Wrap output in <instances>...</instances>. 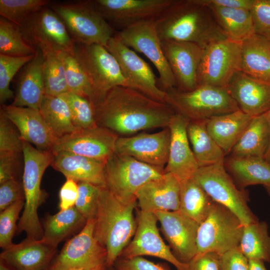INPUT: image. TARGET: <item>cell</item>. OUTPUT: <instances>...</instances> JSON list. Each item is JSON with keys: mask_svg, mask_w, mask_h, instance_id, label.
<instances>
[{"mask_svg": "<svg viewBox=\"0 0 270 270\" xmlns=\"http://www.w3.org/2000/svg\"><path fill=\"white\" fill-rule=\"evenodd\" d=\"M94 109L97 126L106 128L119 136L167 128L175 114L166 104L123 86L108 90L98 100Z\"/></svg>", "mask_w": 270, "mask_h": 270, "instance_id": "obj_1", "label": "cell"}, {"mask_svg": "<svg viewBox=\"0 0 270 270\" xmlns=\"http://www.w3.org/2000/svg\"><path fill=\"white\" fill-rule=\"evenodd\" d=\"M50 1L48 0H0V15L20 26L30 15Z\"/></svg>", "mask_w": 270, "mask_h": 270, "instance_id": "obj_43", "label": "cell"}, {"mask_svg": "<svg viewBox=\"0 0 270 270\" xmlns=\"http://www.w3.org/2000/svg\"><path fill=\"white\" fill-rule=\"evenodd\" d=\"M206 120H189L186 128L188 139L199 168L223 161L226 156L208 132Z\"/></svg>", "mask_w": 270, "mask_h": 270, "instance_id": "obj_33", "label": "cell"}, {"mask_svg": "<svg viewBox=\"0 0 270 270\" xmlns=\"http://www.w3.org/2000/svg\"><path fill=\"white\" fill-rule=\"evenodd\" d=\"M268 194L270 196V187H264Z\"/></svg>", "mask_w": 270, "mask_h": 270, "instance_id": "obj_61", "label": "cell"}, {"mask_svg": "<svg viewBox=\"0 0 270 270\" xmlns=\"http://www.w3.org/2000/svg\"><path fill=\"white\" fill-rule=\"evenodd\" d=\"M116 36L127 46L144 54L159 74L164 91L176 88L175 78L164 55L154 20L140 22L117 32Z\"/></svg>", "mask_w": 270, "mask_h": 270, "instance_id": "obj_13", "label": "cell"}, {"mask_svg": "<svg viewBox=\"0 0 270 270\" xmlns=\"http://www.w3.org/2000/svg\"><path fill=\"white\" fill-rule=\"evenodd\" d=\"M180 192L179 180L172 174L165 172L139 190L137 203L143 212L177 211L180 208Z\"/></svg>", "mask_w": 270, "mask_h": 270, "instance_id": "obj_25", "label": "cell"}, {"mask_svg": "<svg viewBox=\"0 0 270 270\" xmlns=\"http://www.w3.org/2000/svg\"></svg>", "mask_w": 270, "mask_h": 270, "instance_id": "obj_62", "label": "cell"}, {"mask_svg": "<svg viewBox=\"0 0 270 270\" xmlns=\"http://www.w3.org/2000/svg\"><path fill=\"white\" fill-rule=\"evenodd\" d=\"M240 248L248 260L270 262V236L265 222L244 226Z\"/></svg>", "mask_w": 270, "mask_h": 270, "instance_id": "obj_38", "label": "cell"}, {"mask_svg": "<svg viewBox=\"0 0 270 270\" xmlns=\"http://www.w3.org/2000/svg\"><path fill=\"white\" fill-rule=\"evenodd\" d=\"M103 270H118L113 266H106Z\"/></svg>", "mask_w": 270, "mask_h": 270, "instance_id": "obj_60", "label": "cell"}, {"mask_svg": "<svg viewBox=\"0 0 270 270\" xmlns=\"http://www.w3.org/2000/svg\"><path fill=\"white\" fill-rule=\"evenodd\" d=\"M43 74L45 94L59 96L68 92L62 52L44 56Z\"/></svg>", "mask_w": 270, "mask_h": 270, "instance_id": "obj_40", "label": "cell"}, {"mask_svg": "<svg viewBox=\"0 0 270 270\" xmlns=\"http://www.w3.org/2000/svg\"><path fill=\"white\" fill-rule=\"evenodd\" d=\"M94 220L86 221L80 231L55 256L48 270L106 266V251L94 237Z\"/></svg>", "mask_w": 270, "mask_h": 270, "instance_id": "obj_14", "label": "cell"}, {"mask_svg": "<svg viewBox=\"0 0 270 270\" xmlns=\"http://www.w3.org/2000/svg\"><path fill=\"white\" fill-rule=\"evenodd\" d=\"M78 192V182L73 180L66 178L59 192L60 210H65L74 206Z\"/></svg>", "mask_w": 270, "mask_h": 270, "instance_id": "obj_53", "label": "cell"}, {"mask_svg": "<svg viewBox=\"0 0 270 270\" xmlns=\"http://www.w3.org/2000/svg\"><path fill=\"white\" fill-rule=\"evenodd\" d=\"M170 132L168 127L154 133L119 136L115 154L128 156L146 164L164 168L170 150Z\"/></svg>", "mask_w": 270, "mask_h": 270, "instance_id": "obj_19", "label": "cell"}, {"mask_svg": "<svg viewBox=\"0 0 270 270\" xmlns=\"http://www.w3.org/2000/svg\"><path fill=\"white\" fill-rule=\"evenodd\" d=\"M188 122L184 116L175 113L168 126L170 141L164 170L174 176L180 182L192 178L199 168L187 135Z\"/></svg>", "mask_w": 270, "mask_h": 270, "instance_id": "obj_22", "label": "cell"}, {"mask_svg": "<svg viewBox=\"0 0 270 270\" xmlns=\"http://www.w3.org/2000/svg\"><path fill=\"white\" fill-rule=\"evenodd\" d=\"M137 204L124 203L105 186L100 188L94 232L106 251V266L114 265L134 235L137 220L134 212Z\"/></svg>", "mask_w": 270, "mask_h": 270, "instance_id": "obj_3", "label": "cell"}, {"mask_svg": "<svg viewBox=\"0 0 270 270\" xmlns=\"http://www.w3.org/2000/svg\"><path fill=\"white\" fill-rule=\"evenodd\" d=\"M270 142V131L266 114L254 116L231 150V156L264 158Z\"/></svg>", "mask_w": 270, "mask_h": 270, "instance_id": "obj_32", "label": "cell"}, {"mask_svg": "<svg viewBox=\"0 0 270 270\" xmlns=\"http://www.w3.org/2000/svg\"><path fill=\"white\" fill-rule=\"evenodd\" d=\"M6 116L18 130L22 140L43 151H52L56 140L39 110L28 107L2 105Z\"/></svg>", "mask_w": 270, "mask_h": 270, "instance_id": "obj_24", "label": "cell"}, {"mask_svg": "<svg viewBox=\"0 0 270 270\" xmlns=\"http://www.w3.org/2000/svg\"><path fill=\"white\" fill-rule=\"evenodd\" d=\"M161 44L178 89L190 91L196 88L198 86V71L203 48L186 42L163 40Z\"/></svg>", "mask_w": 270, "mask_h": 270, "instance_id": "obj_21", "label": "cell"}, {"mask_svg": "<svg viewBox=\"0 0 270 270\" xmlns=\"http://www.w3.org/2000/svg\"><path fill=\"white\" fill-rule=\"evenodd\" d=\"M252 118L238 110L207 120L206 129L226 155L230 153Z\"/></svg>", "mask_w": 270, "mask_h": 270, "instance_id": "obj_29", "label": "cell"}, {"mask_svg": "<svg viewBox=\"0 0 270 270\" xmlns=\"http://www.w3.org/2000/svg\"><path fill=\"white\" fill-rule=\"evenodd\" d=\"M196 1L208 8L216 6L250 10L254 0H196Z\"/></svg>", "mask_w": 270, "mask_h": 270, "instance_id": "obj_55", "label": "cell"}, {"mask_svg": "<svg viewBox=\"0 0 270 270\" xmlns=\"http://www.w3.org/2000/svg\"><path fill=\"white\" fill-rule=\"evenodd\" d=\"M21 200H24V192L22 182L18 179H13L0 184V212Z\"/></svg>", "mask_w": 270, "mask_h": 270, "instance_id": "obj_49", "label": "cell"}, {"mask_svg": "<svg viewBox=\"0 0 270 270\" xmlns=\"http://www.w3.org/2000/svg\"><path fill=\"white\" fill-rule=\"evenodd\" d=\"M248 261V270H267L264 262L260 260H250Z\"/></svg>", "mask_w": 270, "mask_h": 270, "instance_id": "obj_56", "label": "cell"}, {"mask_svg": "<svg viewBox=\"0 0 270 270\" xmlns=\"http://www.w3.org/2000/svg\"><path fill=\"white\" fill-rule=\"evenodd\" d=\"M244 228L233 212L214 202L208 217L199 225L196 254L213 252L222 255L238 248Z\"/></svg>", "mask_w": 270, "mask_h": 270, "instance_id": "obj_9", "label": "cell"}, {"mask_svg": "<svg viewBox=\"0 0 270 270\" xmlns=\"http://www.w3.org/2000/svg\"><path fill=\"white\" fill-rule=\"evenodd\" d=\"M220 258L213 252L196 254L188 263L189 270H220Z\"/></svg>", "mask_w": 270, "mask_h": 270, "instance_id": "obj_54", "label": "cell"}, {"mask_svg": "<svg viewBox=\"0 0 270 270\" xmlns=\"http://www.w3.org/2000/svg\"><path fill=\"white\" fill-rule=\"evenodd\" d=\"M241 70L270 84V41L254 34L241 42Z\"/></svg>", "mask_w": 270, "mask_h": 270, "instance_id": "obj_31", "label": "cell"}, {"mask_svg": "<svg viewBox=\"0 0 270 270\" xmlns=\"http://www.w3.org/2000/svg\"><path fill=\"white\" fill-rule=\"evenodd\" d=\"M137 226L132 238L122 252L120 258H129L151 256L165 260L177 270H189L188 264L180 262L174 255L170 246L162 240L154 213L138 211Z\"/></svg>", "mask_w": 270, "mask_h": 270, "instance_id": "obj_16", "label": "cell"}, {"mask_svg": "<svg viewBox=\"0 0 270 270\" xmlns=\"http://www.w3.org/2000/svg\"><path fill=\"white\" fill-rule=\"evenodd\" d=\"M0 270H15L0 260Z\"/></svg>", "mask_w": 270, "mask_h": 270, "instance_id": "obj_58", "label": "cell"}, {"mask_svg": "<svg viewBox=\"0 0 270 270\" xmlns=\"http://www.w3.org/2000/svg\"><path fill=\"white\" fill-rule=\"evenodd\" d=\"M160 230L175 256L188 264L197 254L199 224L177 211L154 212Z\"/></svg>", "mask_w": 270, "mask_h": 270, "instance_id": "obj_20", "label": "cell"}, {"mask_svg": "<svg viewBox=\"0 0 270 270\" xmlns=\"http://www.w3.org/2000/svg\"><path fill=\"white\" fill-rule=\"evenodd\" d=\"M241 42L226 38L203 48L198 71V85L226 88L241 70Z\"/></svg>", "mask_w": 270, "mask_h": 270, "instance_id": "obj_12", "label": "cell"}, {"mask_svg": "<svg viewBox=\"0 0 270 270\" xmlns=\"http://www.w3.org/2000/svg\"><path fill=\"white\" fill-rule=\"evenodd\" d=\"M75 207L86 220H94L97 212L100 187L87 182H78Z\"/></svg>", "mask_w": 270, "mask_h": 270, "instance_id": "obj_46", "label": "cell"}, {"mask_svg": "<svg viewBox=\"0 0 270 270\" xmlns=\"http://www.w3.org/2000/svg\"><path fill=\"white\" fill-rule=\"evenodd\" d=\"M105 267H97V268H80L75 270H103Z\"/></svg>", "mask_w": 270, "mask_h": 270, "instance_id": "obj_59", "label": "cell"}, {"mask_svg": "<svg viewBox=\"0 0 270 270\" xmlns=\"http://www.w3.org/2000/svg\"><path fill=\"white\" fill-rule=\"evenodd\" d=\"M36 52L25 40L18 26L0 16V54L24 56L34 55Z\"/></svg>", "mask_w": 270, "mask_h": 270, "instance_id": "obj_39", "label": "cell"}, {"mask_svg": "<svg viewBox=\"0 0 270 270\" xmlns=\"http://www.w3.org/2000/svg\"><path fill=\"white\" fill-rule=\"evenodd\" d=\"M165 172L164 168L114 153L105 163V187L124 203L136 202L139 190Z\"/></svg>", "mask_w": 270, "mask_h": 270, "instance_id": "obj_7", "label": "cell"}, {"mask_svg": "<svg viewBox=\"0 0 270 270\" xmlns=\"http://www.w3.org/2000/svg\"><path fill=\"white\" fill-rule=\"evenodd\" d=\"M22 154L0 152V184L10 180L17 179Z\"/></svg>", "mask_w": 270, "mask_h": 270, "instance_id": "obj_50", "label": "cell"}, {"mask_svg": "<svg viewBox=\"0 0 270 270\" xmlns=\"http://www.w3.org/2000/svg\"><path fill=\"white\" fill-rule=\"evenodd\" d=\"M166 92V104L189 120H206L240 110L226 88L200 84L190 91L174 88Z\"/></svg>", "mask_w": 270, "mask_h": 270, "instance_id": "obj_6", "label": "cell"}, {"mask_svg": "<svg viewBox=\"0 0 270 270\" xmlns=\"http://www.w3.org/2000/svg\"><path fill=\"white\" fill-rule=\"evenodd\" d=\"M50 166L66 178L105 186L104 162L66 152H52Z\"/></svg>", "mask_w": 270, "mask_h": 270, "instance_id": "obj_28", "label": "cell"}, {"mask_svg": "<svg viewBox=\"0 0 270 270\" xmlns=\"http://www.w3.org/2000/svg\"><path fill=\"white\" fill-rule=\"evenodd\" d=\"M56 248L42 239L26 237L20 243L4 249L0 260L15 270H48Z\"/></svg>", "mask_w": 270, "mask_h": 270, "instance_id": "obj_23", "label": "cell"}, {"mask_svg": "<svg viewBox=\"0 0 270 270\" xmlns=\"http://www.w3.org/2000/svg\"><path fill=\"white\" fill-rule=\"evenodd\" d=\"M34 54L24 56H13L0 54V103L4 105L14 98L10 89V83L17 72L31 60Z\"/></svg>", "mask_w": 270, "mask_h": 270, "instance_id": "obj_44", "label": "cell"}, {"mask_svg": "<svg viewBox=\"0 0 270 270\" xmlns=\"http://www.w3.org/2000/svg\"><path fill=\"white\" fill-rule=\"evenodd\" d=\"M19 26L26 42L44 56L56 52L74 56L76 43L62 20L48 6L30 15Z\"/></svg>", "mask_w": 270, "mask_h": 270, "instance_id": "obj_10", "label": "cell"}, {"mask_svg": "<svg viewBox=\"0 0 270 270\" xmlns=\"http://www.w3.org/2000/svg\"><path fill=\"white\" fill-rule=\"evenodd\" d=\"M113 266L118 270H167L162 265L150 261L142 256L129 258L119 257Z\"/></svg>", "mask_w": 270, "mask_h": 270, "instance_id": "obj_51", "label": "cell"}, {"mask_svg": "<svg viewBox=\"0 0 270 270\" xmlns=\"http://www.w3.org/2000/svg\"><path fill=\"white\" fill-rule=\"evenodd\" d=\"M68 92L89 99L94 105L97 96L90 81L73 55L62 52Z\"/></svg>", "mask_w": 270, "mask_h": 270, "instance_id": "obj_41", "label": "cell"}, {"mask_svg": "<svg viewBox=\"0 0 270 270\" xmlns=\"http://www.w3.org/2000/svg\"><path fill=\"white\" fill-rule=\"evenodd\" d=\"M69 107L74 126L79 129L97 126L94 104L88 98L68 92L60 96Z\"/></svg>", "mask_w": 270, "mask_h": 270, "instance_id": "obj_42", "label": "cell"}, {"mask_svg": "<svg viewBox=\"0 0 270 270\" xmlns=\"http://www.w3.org/2000/svg\"><path fill=\"white\" fill-rule=\"evenodd\" d=\"M220 270H248V261L240 247L220 255Z\"/></svg>", "mask_w": 270, "mask_h": 270, "instance_id": "obj_52", "label": "cell"}, {"mask_svg": "<svg viewBox=\"0 0 270 270\" xmlns=\"http://www.w3.org/2000/svg\"><path fill=\"white\" fill-rule=\"evenodd\" d=\"M226 88L239 109L251 116L264 114L270 108V84L242 71L234 76Z\"/></svg>", "mask_w": 270, "mask_h": 270, "instance_id": "obj_26", "label": "cell"}, {"mask_svg": "<svg viewBox=\"0 0 270 270\" xmlns=\"http://www.w3.org/2000/svg\"><path fill=\"white\" fill-rule=\"evenodd\" d=\"M224 165L240 188L256 184L270 187V164L264 158L230 156L224 158Z\"/></svg>", "mask_w": 270, "mask_h": 270, "instance_id": "obj_30", "label": "cell"}, {"mask_svg": "<svg viewBox=\"0 0 270 270\" xmlns=\"http://www.w3.org/2000/svg\"><path fill=\"white\" fill-rule=\"evenodd\" d=\"M3 152L22 153V140L16 126L0 109V152Z\"/></svg>", "mask_w": 270, "mask_h": 270, "instance_id": "obj_47", "label": "cell"}, {"mask_svg": "<svg viewBox=\"0 0 270 270\" xmlns=\"http://www.w3.org/2000/svg\"><path fill=\"white\" fill-rule=\"evenodd\" d=\"M192 178L214 202L233 212L244 226L258 221L248 206L247 192L236 186L226 171L224 160L199 168Z\"/></svg>", "mask_w": 270, "mask_h": 270, "instance_id": "obj_8", "label": "cell"}, {"mask_svg": "<svg viewBox=\"0 0 270 270\" xmlns=\"http://www.w3.org/2000/svg\"><path fill=\"white\" fill-rule=\"evenodd\" d=\"M269 126V131H270V142L269 146L266 152V154L265 156L264 159L270 164V108L268 110V112L265 113Z\"/></svg>", "mask_w": 270, "mask_h": 270, "instance_id": "obj_57", "label": "cell"}, {"mask_svg": "<svg viewBox=\"0 0 270 270\" xmlns=\"http://www.w3.org/2000/svg\"><path fill=\"white\" fill-rule=\"evenodd\" d=\"M86 221L75 206L60 210L58 213L46 217L42 239L57 247L66 238L83 228Z\"/></svg>", "mask_w": 270, "mask_h": 270, "instance_id": "obj_37", "label": "cell"}, {"mask_svg": "<svg viewBox=\"0 0 270 270\" xmlns=\"http://www.w3.org/2000/svg\"><path fill=\"white\" fill-rule=\"evenodd\" d=\"M250 12L254 34L270 41V0H254Z\"/></svg>", "mask_w": 270, "mask_h": 270, "instance_id": "obj_48", "label": "cell"}, {"mask_svg": "<svg viewBox=\"0 0 270 270\" xmlns=\"http://www.w3.org/2000/svg\"><path fill=\"white\" fill-rule=\"evenodd\" d=\"M208 8L228 38L241 42L254 34L250 10L216 6Z\"/></svg>", "mask_w": 270, "mask_h": 270, "instance_id": "obj_34", "label": "cell"}, {"mask_svg": "<svg viewBox=\"0 0 270 270\" xmlns=\"http://www.w3.org/2000/svg\"><path fill=\"white\" fill-rule=\"evenodd\" d=\"M119 136L100 126L80 129L56 142L52 152H66L106 162Z\"/></svg>", "mask_w": 270, "mask_h": 270, "instance_id": "obj_18", "label": "cell"}, {"mask_svg": "<svg viewBox=\"0 0 270 270\" xmlns=\"http://www.w3.org/2000/svg\"><path fill=\"white\" fill-rule=\"evenodd\" d=\"M180 184L178 210L200 224L208 217L214 202L192 178Z\"/></svg>", "mask_w": 270, "mask_h": 270, "instance_id": "obj_36", "label": "cell"}, {"mask_svg": "<svg viewBox=\"0 0 270 270\" xmlns=\"http://www.w3.org/2000/svg\"><path fill=\"white\" fill-rule=\"evenodd\" d=\"M174 0H93L101 16L117 32L136 23L155 20Z\"/></svg>", "mask_w": 270, "mask_h": 270, "instance_id": "obj_17", "label": "cell"}, {"mask_svg": "<svg viewBox=\"0 0 270 270\" xmlns=\"http://www.w3.org/2000/svg\"><path fill=\"white\" fill-rule=\"evenodd\" d=\"M118 61L129 88L156 101L166 102V92L158 86L149 64L115 34L105 46Z\"/></svg>", "mask_w": 270, "mask_h": 270, "instance_id": "obj_15", "label": "cell"}, {"mask_svg": "<svg viewBox=\"0 0 270 270\" xmlns=\"http://www.w3.org/2000/svg\"><path fill=\"white\" fill-rule=\"evenodd\" d=\"M74 56L92 84L97 102L114 87L129 88L118 61L104 46L76 43Z\"/></svg>", "mask_w": 270, "mask_h": 270, "instance_id": "obj_11", "label": "cell"}, {"mask_svg": "<svg viewBox=\"0 0 270 270\" xmlns=\"http://www.w3.org/2000/svg\"><path fill=\"white\" fill-rule=\"evenodd\" d=\"M44 56L36 49L32 59L20 72L12 105L39 110L45 94L43 74Z\"/></svg>", "mask_w": 270, "mask_h": 270, "instance_id": "obj_27", "label": "cell"}, {"mask_svg": "<svg viewBox=\"0 0 270 270\" xmlns=\"http://www.w3.org/2000/svg\"><path fill=\"white\" fill-rule=\"evenodd\" d=\"M39 110L56 141L80 130L74 126L68 104L60 96L44 94Z\"/></svg>", "mask_w": 270, "mask_h": 270, "instance_id": "obj_35", "label": "cell"}, {"mask_svg": "<svg viewBox=\"0 0 270 270\" xmlns=\"http://www.w3.org/2000/svg\"><path fill=\"white\" fill-rule=\"evenodd\" d=\"M154 22L161 40L190 42L204 48L228 38L210 10L196 0H174Z\"/></svg>", "mask_w": 270, "mask_h": 270, "instance_id": "obj_2", "label": "cell"}, {"mask_svg": "<svg viewBox=\"0 0 270 270\" xmlns=\"http://www.w3.org/2000/svg\"><path fill=\"white\" fill-rule=\"evenodd\" d=\"M48 6L62 20L75 43L106 46L117 32L98 12L93 0L50 2Z\"/></svg>", "mask_w": 270, "mask_h": 270, "instance_id": "obj_5", "label": "cell"}, {"mask_svg": "<svg viewBox=\"0 0 270 270\" xmlns=\"http://www.w3.org/2000/svg\"><path fill=\"white\" fill-rule=\"evenodd\" d=\"M24 206V200L14 202L0 214V246L4 250L13 244L12 238L17 230L16 222Z\"/></svg>", "mask_w": 270, "mask_h": 270, "instance_id": "obj_45", "label": "cell"}, {"mask_svg": "<svg viewBox=\"0 0 270 270\" xmlns=\"http://www.w3.org/2000/svg\"><path fill=\"white\" fill-rule=\"evenodd\" d=\"M24 172L22 182L24 192V206L16 232H25L28 238H42L44 229L38 216V208L46 198V192L40 188L46 168L51 164V151L40 150L22 140Z\"/></svg>", "mask_w": 270, "mask_h": 270, "instance_id": "obj_4", "label": "cell"}]
</instances>
